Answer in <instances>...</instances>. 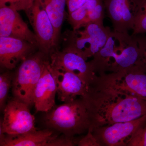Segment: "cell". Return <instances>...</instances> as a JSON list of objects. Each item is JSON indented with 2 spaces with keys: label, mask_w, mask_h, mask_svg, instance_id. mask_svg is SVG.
<instances>
[{
  "label": "cell",
  "mask_w": 146,
  "mask_h": 146,
  "mask_svg": "<svg viewBox=\"0 0 146 146\" xmlns=\"http://www.w3.org/2000/svg\"><path fill=\"white\" fill-rule=\"evenodd\" d=\"M48 60V56L38 50L21 62L12 80L14 98L29 106L34 105L35 89Z\"/></svg>",
  "instance_id": "5b68a950"
},
{
  "label": "cell",
  "mask_w": 146,
  "mask_h": 146,
  "mask_svg": "<svg viewBox=\"0 0 146 146\" xmlns=\"http://www.w3.org/2000/svg\"><path fill=\"white\" fill-rule=\"evenodd\" d=\"M79 146H100L92 133L91 128L87 131L86 136L80 138L78 143Z\"/></svg>",
  "instance_id": "cb8c5ba5"
},
{
  "label": "cell",
  "mask_w": 146,
  "mask_h": 146,
  "mask_svg": "<svg viewBox=\"0 0 146 146\" xmlns=\"http://www.w3.org/2000/svg\"><path fill=\"white\" fill-rule=\"evenodd\" d=\"M47 128L18 136L5 135L0 138L1 146H53L58 135Z\"/></svg>",
  "instance_id": "2e32d148"
},
{
  "label": "cell",
  "mask_w": 146,
  "mask_h": 146,
  "mask_svg": "<svg viewBox=\"0 0 146 146\" xmlns=\"http://www.w3.org/2000/svg\"><path fill=\"white\" fill-rule=\"evenodd\" d=\"M142 0H104L105 11L113 31L129 33L133 30Z\"/></svg>",
  "instance_id": "8fae6325"
},
{
  "label": "cell",
  "mask_w": 146,
  "mask_h": 146,
  "mask_svg": "<svg viewBox=\"0 0 146 146\" xmlns=\"http://www.w3.org/2000/svg\"><path fill=\"white\" fill-rule=\"evenodd\" d=\"M127 146H146V123L138 129Z\"/></svg>",
  "instance_id": "603a6c76"
},
{
  "label": "cell",
  "mask_w": 146,
  "mask_h": 146,
  "mask_svg": "<svg viewBox=\"0 0 146 146\" xmlns=\"http://www.w3.org/2000/svg\"><path fill=\"white\" fill-rule=\"evenodd\" d=\"M50 65L57 84L58 98L60 101L68 102L78 97H83L89 91V86L77 76L55 68L50 63Z\"/></svg>",
  "instance_id": "5bb4252c"
},
{
  "label": "cell",
  "mask_w": 146,
  "mask_h": 146,
  "mask_svg": "<svg viewBox=\"0 0 146 146\" xmlns=\"http://www.w3.org/2000/svg\"><path fill=\"white\" fill-rule=\"evenodd\" d=\"M57 84L50 68L49 58L33 94V104L36 111L46 112L55 106Z\"/></svg>",
  "instance_id": "9a60e30c"
},
{
  "label": "cell",
  "mask_w": 146,
  "mask_h": 146,
  "mask_svg": "<svg viewBox=\"0 0 146 146\" xmlns=\"http://www.w3.org/2000/svg\"><path fill=\"white\" fill-rule=\"evenodd\" d=\"M102 0H89L77 9L68 14V20L72 30H76L83 26L88 14Z\"/></svg>",
  "instance_id": "ac0fdd59"
},
{
  "label": "cell",
  "mask_w": 146,
  "mask_h": 146,
  "mask_svg": "<svg viewBox=\"0 0 146 146\" xmlns=\"http://www.w3.org/2000/svg\"><path fill=\"white\" fill-rule=\"evenodd\" d=\"M139 48V58L136 67L146 74V36L136 35Z\"/></svg>",
  "instance_id": "44dd1931"
},
{
  "label": "cell",
  "mask_w": 146,
  "mask_h": 146,
  "mask_svg": "<svg viewBox=\"0 0 146 146\" xmlns=\"http://www.w3.org/2000/svg\"><path fill=\"white\" fill-rule=\"evenodd\" d=\"M91 86L124 92L146 101V74L136 66L98 75Z\"/></svg>",
  "instance_id": "8992f818"
},
{
  "label": "cell",
  "mask_w": 146,
  "mask_h": 146,
  "mask_svg": "<svg viewBox=\"0 0 146 146\" xmlns=\"http://www.w3.org/2000/svg\"><path fill=\"white\" fill-rule=\"evenodd\" d=\"M146 123V115L129 121L91 129L100 146H127L140 128Z\"/></svg>",
  "instance_id": "9c48e42d"
},
{
  "label": "cell",
  "mask_w": 146,
  "mask_h": 146,
  "mask_svg": "<svg viewBox=\"0 0 146 146\" xmlns=\"http://www.w3.org/2000/svg\"><path fill=\"white\" fill-rule=\"evenodd\" d=\"M25 12L36 36L38 50L49 57L58 49L54 27L49 17L36 0Z\"/></svg>",
  "instance_id": "ba28073f"
},
{
  "label": "cell",
  "mask_w": 146,
  "mask_h": 146,
  "mask_svg": "<svg viewBox=\"0 0 146 146\" xmlns=\"http://www.w3.org/2000/svg\"><path fill=\"white\" fill-rule=\"evenodd\" d=\"M44 122L47 128L69 137L87 132L91 125L88 108L82 97L55 106L46 112Z\"/></svg>",
  "instance_id": "3957f363"
},
{
  "label": "cell",
  "mask_w": 146,
  "mask_h": 146,
  "mask_svg": "<svg viewBox=\"0 0 146 146\" xmlns=\"http://www.w3.org/2000/svg\"><path fill=\"white\" fill-rule=\"evenodd\" d=\"M89 0H67L68 14L81 7Z\"/></svg>",
  "instance_id": "d4e9b609"
},
{
  "label": "cell",
  "mask_w": 146,
  "mask_h": 146,
  "mask_svg": "<svg viewBox=\"0 0 146 146\" xmlns=\"http://www.w3.org/2000/svg\"><path fill=\"white\" fill-rule=\"evenodd\" d=\"M90 61L98 75L136 66L139 48L136 35L112 31L104 46Z\"/></svg>",
  "instance_id": "7a4b0ae2"
},
{
  "label": "cell",
  "mask_w": 146,
  "mask_h": 146,
  "mask_svg": "<svg viewBox=\"0 0 146 146\" xmlns=\"http://www.w3.org/2000/svg\"><path fill=\"white\" fill-rule=\"evenodd\" d=\"M46 12L52 23L58 42L60 39V32L65 19V7L67 0H36Z\"/></svg>",
  "instance_id": "e0dca14e"
},
{
  "label": "cell",
  "mask_w": 146,
  "mask_h": 146,
  "mask_svg": "<svg viewBox=\"0 0 146 146\" xmlns=\"http://www.w3.org/2000/svg\"><path fill=\"white\" fill-rule=\"evenodd\" d=\"M37 47L31 43L9 37H0V65L8 70L16 68L22 62L35 52Z\"/></svg>",
  "instance_id": "4fadbf2b"
},
{
  "label": "cell",
  "mask_w": 146,
  "mask_h": 146,
  "mask_svg": "<svg viewBox=\"0 0 146 146\" xmlns=\"http://www.w3.org/2000/svg\"><path fill=\"white\" fill-rule=\"evenodd\" d=\"M52 66L73 73L82 80L89 87L98 78L90 62L78 54L69 50L59 49L54 52L49 56Z\"/></svg>",
  "instance_id": "30bf717a"
},
{
  "label": "cell",
  "mask_w": 146,
  "mask_h": 146,
  "mask_svg": "<svg viewBox=\"0 0 146 146\" xmlns=\"http://www.w3.org/2000/svg\"><path fill=\"white\" fill-rule=\"evenodd\" d=\"M35 0H0V7L7 6L18 11H25L30 8Z\"/></svg>",
  "instance_id": "7402d4cb"
},
{
  "label": "cell",
  "mask_w": 146,
  "mask_h": 146,
  "mask_svg": "<svg viewBox=\"0 0 146 146\" xmlns=\"http://www.w3.org/2000/svg\"><path fill=\"white\" fill-rule=\"evenodd\" d=\"M0 37L22 39L38 48L34 32L30 29L18 11L9 7H0Z\"/></svg>",
  "instance_id": "7c38bea8"
},
{
  "label": "cell",
  "mask_w": 146,
  "mask_h": 146,
  "mask_svg": "<svg viewBox=\"0 0 146 146\" xmlns=\"http://www.w3.org/2000/svg\"><path fill=\"white\" fill-rule=\"evenodd\" d=\"M29 106L14 98L6 105L4 115L0 122V134L18 136L36 131L35 118L31 113Z\"/></svg>",
  "instance_id": "52a82bcc"
},
{
  "label": "cell",
  "mask_w": 146,
  "mask_h": 146,
  "mask_svg": "<svg viewBox=\"0 0 146 146\" xmlns=\"http://www.w3.org/2000/svg\"><path fill=\"white\" fill-rule=\"evenodd\" d=\"M82 28L65 31L63 49L76 53L87 60L104 46L112 31L99 23H90Z\"/></svg>",
  "instance_id": "277c9868"
},
{
  "label": "cell",
  "mask_w": 146,
  "mask_h": 146,
  "mask_svg": "<svg viewBox=\"0 0 146 146\" xmlns=\"http://www.w3.org/2000/svg\"><path fill=\"white\" fill-rule=\"evenodd\" d=\"M133 35L146 33V0H142L140 9L136 16Z\"/></svg>",
  "instance_id": "ffe728a7"
},
{
  "label": "cell",
  "mask_w": 146,
  "mask_h": 146,
  "mask_svg": "<svg viewBox=\"0 0 146 146\" xmlns=\"http://www.w3.org/2000/svg\"><path fill=\"white\" fill-rule=\"evenodd\" d=\"M83 98L90 128L129 121L146 115V101L124 92L90 86Z\"/></svg>",
  "instance_id": "6da1fadb"
},
{
  "label": "cell",
  "mask_w": 146,
  "mask_h": 146,
  "mask_svg": "<svg viewBox=\"0 0 146 146\" xmlns=\"http://www.w3.org/2000/svg\"><path fill=\"white\" fill-rule=\"evenodd\" d=\"M13 76L9 71H7L0 75V108L3 112L9 89Z\"/></svg>",
  "instance_id": "d6986e66"
}]
</instances>
